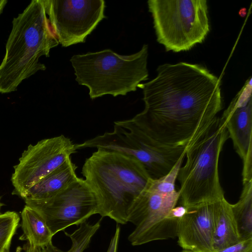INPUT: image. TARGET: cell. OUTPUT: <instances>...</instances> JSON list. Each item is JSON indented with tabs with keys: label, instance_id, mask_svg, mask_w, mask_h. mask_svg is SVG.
Returning a JSON list of instances; mask_svg holds the SVG:
<instances>
[{
	"label": "cell",
	"instance_id": "26",
	"mask_svg": "<svg viewBox=\"0 0 252 252\" xmlns=\"http://www.w3.org/2000/svg\"><path fill=\"white\" fill-rule=\"evenodd\" d=\"M1 197H0V210H1V208L2 207V206L4 205L3 203H2L1 202Z\"/></svg>",
	"mask_w": 252,
	"mask_h": 252
},
{
	"label": "cell",
	"instance_id": "16",
	"mask_svg": "<svg viewBox=\"0 0 252 252\" xmlns=\"http://www.w3.org/2000/svg\"><path fill=\"white\" fill-rule=\"evenodd\" d=\"M179 220L170 217L169 213L157 215L136 225L128 240L132 246H138L153 241L175 238L177 236Z\"/></svg>",
	"mask_w": 252,
	"mask_h": 252
},
{
	"label": "cell",
	"instance_id": "20",
	"mask_svg": "<svg viewBox=\"0 0 252 252\" xmlns=\"http://www.w3.org/2000/svg\"><path fill=\"white\" fill-rule=\"evenodd\" d=\"M20 220L19 215L14 211L0 214V252H9L11 241Z\"/></svg>",
	"mask_w": 252,
	"mask_h": 252
},
{
	"label": "cell",
	"instance_id": "17",
	"mask_svg": "<svg viewBox=\"0 0 252 252\" xmlns=\"http://www.w3.org/2000/svg\"><path fill=\"white\" fill-rule=\"evenodd\" d=\"M214 221L213 251L234 245L242 241L231 204L225 197L214 202Z\"/></svg>",
	"mask_w": 252,
	"mask_h": 252
},
{
	"label": "cell",
	"instance_id": "8",
	"mask_svg": "<svg viewBox=\"0 0 252 252\" xmlns=\"http://www.w3.org/2000/svg\"><path fill=\"white\" fill-rule=\"evenodd\" d=\"M25 202L40 214L53 236L98 214V203L94 192L85 180L79 178L51 198Z\"/></svg>",
	"mask_w": 252,
	"mask_h": 252
},
{
	"label": "cell",
	"instance_id": "14",
	"mask_svg": "<svg viewBox=\"0 0 252 252\" xmlns=\"http://www.w3.org/2000/svg\"><path fill=\"white\" fill-rule=\"evenodd\" d=\"M77 168L70 157H68L63 164L28 190L23 199L39 200L53 197L77 179Z\"/></svg>",
	"mask_w": 252,
	"mask_h": 252
},
{
	"label": "cell",
	"instance_id": "9",
	"mask_svg": "<svg viewBox=\"0 0 252 252\" xmlns=\"http://www.w3.org/2000/svg\"><path fill=\"white\" fill-rule=\"evenodd\" d=\"M46 14L63 47L83 43L105 18L103 0H43Z\"/></svg>",
	"mask_w": 252,
	"mask_h": 252
},
{
	"label": "cell",
	"instance_id": "22",
	"mask_svg": "<svg viewBox=\"0 0 252 252\" xmlns=\"http://www.w3.org/2000/svg\"><path fill=\"white\" fill-rule=\"evenodd\" d=\"M212 252H252V239L242 240L234 245Z\"/></svg>",
	"mask_w": 252,
	"mask_h": 252
},
{
	"label": "cell",
	"instance_id": "6",
	"mask_svg": "<svg viewBox=\"0 0 252 252\" xmlns=\"http://www.w3.org/2000/svg\"><path fill=\"white\" fill-rule=\"evenodd\" d=\"M157 40L165 50L187 51L210 32L206 0H149Z\"/></svg>",
	"mask_w": 252,
	"mask_h": 252
},
{
	"label": "cell",
	"instance_id": "5",
	"mask_svg": "<svg viewBox=\"0 0 252 252\" xmlns=\"http://www.w3.org/2000/svg\"><path fill=\"white\" fill-rule=\"evenodd\" d=\"M148 46L144 44L137 52L118 54L107 49L73 55L70 62L75 80L87 87L91 99L110 94L125 95L137 90L148 79Z\"/></svg>",
	"mask_w": 252,
	"mask_h": 252
},
{
	"label": "cell",
	"instance_id": "19",
	"mask_svg": "<svg viewBox=\"0 0 252 252\" xmlns=\"http://www.w3.org/2000/svg\"><path fill=\"white\" fill-rule=\"evenodd\" d=\"M100 226V220L94 224H90L86 221L81 223L79 227L72 234L64 232V234L70 238L72 242L71 247L68 251H62L51 242L42 252H83L89 247L91 238Z\"/></svg>",
	"mask_w": 252,
	"mask_h": 252
},
{
	"label": "cell",
	"instance_id": "10",
	"mask_svg": "<svg viewBox=\"0 0 252 252\" xmlns=\"http://www.w3.org/2000/svg\"><path fill=\"white\" fill-rule=\"evenodd\" d=\"M75 144L63 135L30 144L14 166L12 194L23 198L26 192L76 152Z\"/></svg>",
	"mask_w": 252,
	"mask_h": 252
},
{
	"label": "cell",
	"instance_id": "23",
	"mask_svg": "<svg viewBox=\"0 0 252 252\" xmlns=\"http://www.w3.org/2000/svg\"><path fill=\"white\" fill-rule=\"evenodd\" d=\"M120 231V226L118 225L116 227L115 234L111 240L107 252H117Z\"/></svg>",
	"mask_w": 252,
	"mask_h": 252
},
{
	"label": "cell",
	"instance_id": "18",
	"mask_svg": "<svg viewBox=\"0 0 252 252\" xmlns=\"http://www.w3.org/2000/svg\"><path fill=\"white\" fill-rule=\"evenodd\" d=\"M231 207L241 240L252 239V181L243 183L239 200Z\"/></svg>",
	"mask_w": 252,
	"mask_h": 252
},
{
	"label": "cell",
	"instance_id": "1",
	"mask_svg": "<svg viewBox=\"0 0 252 252\" xmlns=\"http://www.w3.org/2000/svg\"><path fill=\"white\" fill-rule=\"evenodd\" d=\"M143 90L144 110L131 119L162 143L187 147L222 108L220 80L200 64L158 66Z\"/></svg>",
	"mask_w": 252,
	"mask_h": 252
},
{
	"label": "cell",
	"instance_id": "12",
	"mask_svg": "<svg viewBox=\"0 0 252 252\" xmlns=\"http://www.w3.org/2000/svg\"><path fill=\"white\" fill-rule=\"evenodd\" d=\"M187 208L178 222L179 245L183 250L192 252H212L214 202Z\"/></svg>",
	"mask_w": 252,
	"mask_h": 252
},
{
	"label": "cell",
	"instance_id": "25",
	"mask_svg": "<svg viewBox=\"0 0 252 252\" xmlns=\"http://www.w3.org/2000/svg\"><path fill=\"white\" fill-rule=\"evenodd\" d=\"M7 1L6 0H0V15Z\"/></svg>",
	"mask_w": 252,
	"mask_h": 252
},
{
	"label": "cell",
	"instance_id": "7",
	"mask_svg": "<svg viewBox=\"0 0 252 252\" xmlns=\"http://www.w3.org/2000/svg\"><path fill=\"white\" fill-rule=\"evenodd\" d=\"M186 147L170 146L155 140L131 119L115 122L113 131L75 144L77 150L95 148L130 156L143 165L153 179L169 172L179 159L185 156Z\"/></svg>",
	"mask_w": 252,
	"mask_h": 252
},
{
	"label": "cell",
	"instance_id": "13",
	"mask_svg": "<svg viewBox=\"0 0 252 252\" xmlns=\"http://www.w3.org/2000/svg\"><path fill=\"white\" fill-rule=\"evenodd\" d=\"M178 191L162 194L146 189L136 198L128 213L127 220L135 226L152 217L168 213L179 199Z\"/></svg>",
	"mask_w": 252,
	"mask_h": 252
},
{
	"label": "cell",
	"instance_id": "4",
	"mask_svg": "<svg viewBox=\"0 0 252 252\" xmlns=\"http://www.w3.org/2000/svg\"><path fill=\"white\" fill-rule=\"evenodd\" d=\"M228 138L224 121L217 116L187 146L186 163L180 167L177 177L182 206L189 208L224 198L218 164Z\"/></svg>",
	"mask_w": 252,
	"mask_h": 252
},
{
	"label": "cell",
	"instance_id": "15",
	"mask_svg": "<svg viewBox=\"0 0 252 252\" xmlns=\"http://www.w3.org/2000/svg\"><path fill=\"white\" fill-rule=\"evenodd\" d=\"M21 216L23 234L19 239L27 241L22 249L26 252H42L53 236L45 221L37 211L26 205Z\"/></svg>",
	"mask_w": 252,
	"mask_h": 252
},
{
	"label": "cell",
	"instance_id": "3",
	"mask_svg": "<svg viewBox=\"0 0 252 252\" xmlns=\"http://www.w3.org/2000/svg\"><path fill=\"white\" fill-rule=\"evenodd\" d=\"M59 43L46 13L43 0H32L14 18L0 64V93L15 91L25 79L46 66L41 56H49Z\"/></svg>",
	"mask_w": 252,
	"mask_h": 252
},
{
	"label": "cell",
	"instance_id": "24",
	"mask_svg": "<svg viewBox=\"0 0 252 252\" xmlns=\"http://www.w3.org/2000/svg\"><path fill=\"white\" fill-rule=\"evenodd\" d=\"M187 208L182 205L175 206L169 212V216L172 218L180 220L186 213Z\"/></svg>",
	"mask_w": 252,
	"mask_h": 252
},
{
	"label": "cell",
	"instance_id": "21",
	"mask_svg": "<svg viewBox=\"0 0 252 252\" xmlns=\"http://www.w3.org/2000/svg\"><path fill=\"white\" fill-rule=\"evenodd\" d=\"M184 157H181L166 175L157 179H151L146 189L162 194H171L176 192L175 182Z\"/></svg>",
	"mask_w": 252,
	"mask_h": 252
},
{
	"label": "cell",
	"instance_id": "11",
	"mask_svg": "<svg viewBox=\"0 0 252 252\" xmlns=\"http://www.w3.org/2000/svg\"><path fill=\"white\" fill-rule=\"evenodd\" d=\"M252 77L232 99L221 118L225 123L228 137L244 162L252 157Z\"/></svg>",
	"mask_w": 252,
	"mask_h": 252
},
{
	"label": "cell",
	"instance_id": "2",
	"mask_svg": "<svg viewBox=\"0 0 252 252\" xmlns=\"http://www.w3.org/2000/svg\"><path fill=\"white\" fill-rule=\"evenodd\" d=\"M82 174L97 198L98 214L122 224L127 222L130 208L152 179L133 158L101 149L86 159Z\"/></svg>",
	"mask_w": 252,
	"mask_h": 252
}]
</instances>
